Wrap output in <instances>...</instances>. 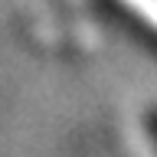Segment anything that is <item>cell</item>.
<instances>
[{"instance_id":"1","label":"cell","mask_w":157,"mask_h":157,"mask_svg":"<svg viewBox=\"0 0 157 157\" xmlns=\"http://www.w3.org/2000/svg\"><path fill=\"white\" fill-rule=\"evenodd\" d=\"M124 3H128V7H134L137 13L157 29V0H124Z\"/></svg>"},{"instance_id":"2","label":"cell","mask_w":157,"mask_h":157,"mask_svg":"<svg viewBox=\"0 0 157 157\" xmlns=\"http://www.w3.org/2000/svg\"><path fill=\"white\" fill-rule=\"evenodd\" d=\"M151 137H154V144H157V121L151 124Z\"/></svg>"}]
</instances>
